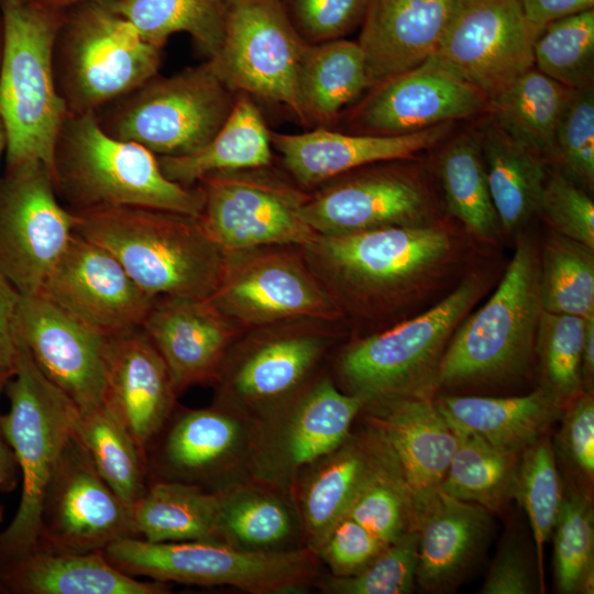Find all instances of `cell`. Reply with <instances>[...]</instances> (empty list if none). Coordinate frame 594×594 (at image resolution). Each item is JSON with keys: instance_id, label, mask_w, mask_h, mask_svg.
Instances as JSON below:
<instances>
[{"instance_id": "d6986e66", "label": "cell", "mask_w": 594, "mask_h": 594, "mask_svg": "<svg viewBox=\"0 0 594 594\" xmlns=\"http://www.w3.org/2000/svg\"><path fill=\"white\" fill-rule=\"evenodd\" d=\"M541 30L519 0H455L433 56L491 100L534 67Z\"/></svg>"}, {"instance_id": "e575fe53", "label": "cell", "mask_w": 594, "mask_h": 594, "mask_svg": "<svg viewBox=\"0 0 594 594\" xmlns=\"http://www.w3.org/2000/svg\"><path fill=\"white\" fill-rule=\"evenodd\" d=\"M369 89L362 50L345 38L308 44L297 74L300 123L330 128Z\"/></svg>"}, {"instance_id": "ab89813d", "label": "cell", "mask_w": 594, "mask_h": 594, "mask_svg": "<svg viewBox=\"0 0 594 594\" xmlns=\"http://www.w3.org/2000/svg\"><path fill=\"white\" fill-rule=\"evenodd\" d=\"M439 154L438 175L449 212L475 237L494 240L501 223L476 134L454 136Z\"/></svg>"}, {"instance_id": "83f0119b", "label": "cell", "mask_w": 594, "mask_h": 594, "mask_svg": "<svg viewBox=\"0 0 594 594\" xmlns=\"http://www.w3.org/2000/svg\"><path fill=\"white\" fill-rule=\"evenodd\" d=\"M454 3L455 0H369L358 41L369 88L430 58Z\"/></svg>"}, {"instance_id": "f1b7e54d", "label": "cell", "mask_w": 594, "mask_h": 594, "mask_svg": "<svg viewBox=\"0 0 594 594\" xmlns=\"http://www.w3.org/2000/svg\"><path fill=\"white\" fill-rule=\"evenodd\" d=\"M491 519L484 507L440 490L417 526L416 583L436 593L455 587L484 550Z\"/></svg>"}, {"instance_id": "e0dca14e", "label": "cell", "mask_w": 594, "mask_h": 594, "mask_svg": "<svg viewBox=\"0 0 594 594\" xmlns=\"http://www.w3.org/2000/svg\"><path fill=\"white\" fill-rule=\"evenodd\" d=\"M407 160L374 163L324 183L309 193L301 218L321 235L435 222L432 191Z\"/></svg>"}, {"instance_id": "681fc988", "label": "cell", "mask_w": 594, "mask_h": 594, "mask_svg": "<svg viewBox=\"0 0 594 594\" xmlns=\"http://www.w3.org/2000/svg\"><path fill=\"white\" fill-rule=\"evenodd\" d=\"M418 531L387 544L364 569L349 576H330L319 587L332 594H407L416 584Z\"/></svg>"}, {"instance_id": "7bdbcfd3", "label": "cell", "mask_w": 594, "mask_h": 594, "mask_svg": "<svg viewBox=\"0 0 594 594\" xmlns=\"http://www.w3.org/2000/svg\"><path fill=\"white\" fill-rule=\"evenodd\" d=\"M74 431L111 490L128 506L139 499L147 486L146 458L105 405L78 410Z\"/></svg>"}, {"instance_id": "03108f58", "label": "cell", "mask_w": 594, "mask_h": 594, "mask_svg": "<svg viewBox=\"0 0 594 594\" xmlns=\"http://www.w3.org/2000/svg\"><path fill=\"white\" fill-rule=\"evenodd\" d=\"M3 519V507L0 505V524Z\"/></svg>"}, {"instance_id": "f35d334b", "label": "cell", "mask_w": 594, "mask_h": 594, "mask_svg": "<svg viewBox=\"0 0 594 594\" xmlns=\"http://www.w3.org/2000/svg\"><path fill=\"white\" fill-rule=\"evenodd\" d=\"M371 461L346 513L385 546L417 530L410 492L384 439L367 424Z\"/></svg>"}, {"instance_id": "484cf974", "label": "cell", "mask_w": 594, "mask_h": 594, "mask_svg": "<svg viewBox=\"0 0 594 594\" xmlns=\"http://www.w3.org/2000/svg\"><path fill=\"white\" fill-rule=\"evenodd\" d=\"M453 122L398 135H375L314 128L304 133L270 132L272 147L293 180L316 189L353 169L380 162L407 160L447 140Z\"/></svg>"}, {"instance_id": "836d02e7", "label": "cell", "mask_w": 594, "mask_h": 594, "mask_svg": "<svg viewBox=\"0 0 594 594\" xmlns=\"http://www.w3.org/2000/svg\"><path fill=\"white\" fill-rule=\"evenodd\" d=\"M270 132L256 101L239 92L228 119L207 145L189 155L157 160L169 180L191 187L209 174L272 166Z\"/></svg>"}, {"instance_id": "3957f363", "label": "cell", "mask_w": 594, "mask_h": 594, "mask_svg": "<svg viewBox=\"0 0 594 594\" xmlns=\"http://www.w3.org/2000/svg\"><path fill=\"white\" fill-rule=\"evenodd\" d=\"M51 173L56 194L72 211L145 207L199 217V186L169 180L157 156L144 146L116 139L96 112L68 113L56 136Z\"/></svg>"}, {"instance_id": "816d5d0a", "label": "cell", "mask_w": 594, "mask_h": 594, "mask_svg": "<svg viewBox=\"0 0 594 594\" xmlns=\"http://www.w3.org/2000/svg\"><path fill=\"white\" fill-rule=\"evenodd\" d=\"M307 44L345 38L361 28L369 0H279Z\"/></svg>"}, {"instance_id": "8fae6325", "label": "cell", "mask_w": 594, "mask_h": 594, "mask_svg": "<svg viewBox=\"0 0 594 594\" xmlns=\"http://www.w3.org/2000/svg\"><path fill=\"white\" fill-rule=\"evenodd\" d=\"M321 320H295L251 329L232 344L215 385L217 399L261 420L312 380L336 339Z\"/></svg>"}, {"instance_id": "74e56055", "label": "cell", "mask_w": 594, "mask_h": 594, "mask_svg": "<svg viewBox=\"0 0 594 594\" xmlns=\"http://www.w3.org/2000/svg\"><path fill=\"white\" fill-rule=\"evenodd\" d=\"M571 88L532 67L488 100L493 122L543 161L556 157V130Z\"/></svg>"}, {"instance_id": "6f0895ef", "label": "cell", "mask_w": 594, "mask_h": 594, "mask_svg": "<svg viewBox=\"0 0 594 594\" xmlns=\"http://www.w3.org/2000/svg\"><path fill=\"white\" fill-rule=\"evenodd\" d=\"M21 294L0 274V375H12L18 354L15 319Z\"/></svg>"}, {"instance_id": "7dc6e473", "label": "cell", "mask_w": 594, "mask_h": 594, "mask_svg": "<svg viewBox=\"0 0 594 594\" xmlns=\"http://www.w3.org/2000/svg\"><path fill=\"white\" fill-rule=\"evenodd\" d=\"M562 495L553 448L544 436L520 453L514 493L529 519L542 590L543 546L552 535Z\"/></svg>"}, {"instance_id": "003e7915", "label": "cell", "mask_w": 594, "mask_h": 594, "mask_svg": "<svg viewBox=\"0 0 594 594\" xmlns=\"http://www.w3.org/2000/svg\"><path fill=\"white\" fill-rule=\"evenodd\" d=\"M0 24H1V11H0Z\"/></svg>"}, {"instance_id": "680465c9", "label": "cell", "mask_w": 594, "mask_h": 594, "mask_svg": "<svg viewBox=\"0 0 594 594\" xmlns=\"http://www.w3.org/2000/svg\"><path fill=\"white\" fill-rule=\"evenodd\" d=\"M527 20L542 29L546 24L594 7V0H519Z\"/></svg>"}, {"instance_id": "e7e4bbea", "label": "cell", "mask_w": 594, "mask_h": 594, "mask_svg": "<svg viewBox=\"0 0 594 594\" xmlns=\"http://www.w3.org/2000/svg\"><path fill=\"white\" fill-rule=\"evenodd\" d=\"M3 38H2V24H0V65L2 58Z\"/></svg>"}, {"instance_id": "bcb514c9", "label": "cell", "mask_w": 594, "mask_h": 594, "mask_svg": "<svg viewBox=\"0 0 594 594\" xmlns=\"http://www.w3.org/2000/svg\"><path fill=\"white\" fill-rule=\"evenodd\" d=\"M534 67L571 89L593 85L594 10L546 24L534 43Z\"/></svg>"}, {"instance_id": "b9f144b4", "label": "cell", "mask_w": 594, "mask_h": 594, "mask_svg": "<svg viewBox=\"0 0 594 594\" xmlns=\"http://www.w3.org/2000/svg\"><path fill=\"white\" fill-rule=\"evenodd\" d=\"M110 3L143 40L160 48L179 32L189 34L208 58L221 46L224 0H110Z\"/></svg>"}, {"instance_id": "ac0fdd59", "label": "cell", "mask_w": 594, "mask_h": 594, "mask_svg": "<svg viewBox=\"0 0 594 594\" xmlns=\"http://www.w3.org/2000/svg\"><path fill=\"white\" fill-rule=\"evenodd\" d=\"M364 405L330 378H314L283 407L256 420L251 477L290 491L307 465L345 441Z\"/></svg>"}, {"instance_id": "cb8c5ba5", "label": "cell", "mask_w": 594, "mask_h": 594, "mask_svg": "<svg viewBox=\"0 0 594 594\" xmlns=\"http://www.w3.org/2000/svg\"><path fill=\"white\" fill-rule=\"evenodd\" d=\"M366 420L391 449L410 492L416 529L435 502L458 446V436L429 396L366 404Z\"/></svg>"}, {"instance_id": "4fadbf2b", "label": "cell", "mask_w": 594, "mask_h": 594, "mask_svg": "<svg viewBox=\"0 0 594 594\" xmlns=\"http://www.w3.org/2000/svg\"><path fill=\"white\" fill-rule=\"evenodd\" d=\"M220 48L208 58L234 94L282 106L300 122L297 74L307 43L288 20L279 0H224Z\"/></svg>"}, {"instance_id": "44dd1931", "label": "cell", "mask_w": 594, "mask_h": 594, "mask_svg": "<svg viewBox=\"0 0 594 594\" xmlns=\"http://www.w3.org/2000/svg\"><path fill=\"white\" fill-rule=\"evenodd\" d=\"M344 116L348 133L398 135L488 109V99L433 55L367 89Z\"/></svg>"}, {"instance_id": "7402d4cb", "label": "cell", "mask_w": 594, "mask_h": 594, "mask_svg": "<svg viewBox=\"0 0 594 594\" xmlns=\"http://www.w3.org/2000/svg\"><path fill=\"white\" fill-rule=\"evenodd\" d=\"M37 295L105 337L140 328L155 299L108 250L76 232Z\"/></svg>"}, {"instance_id": "8992f818", "label": "cell", "mask_w": 594, "mask_h": 594, "mask_svg": "<svg viewBox=\"0 0 594 594\" xmlns=\"http://www.w3.org/2000/svg\"><path fill=\"white\" fill-rule=\"evenodd\" d=\"M162 50L143 40L110 0L67 8L54 41L53 69L68 113L97 112L157 75Z\"/></svg>"}, {"instance_id": "30bf717a", "label": "cell", "mask_w": 594, "mask_h": 594, "mask_svg": "<svg viewBox=\"0 0 594 594\" xmlns=\"http://www.w3.org/2000/svg\"><path fill=\"white\" fill-rule=\"evenodd\" d=\"M481 290V282L469 278L424 314L350 344L338 362L349 393L362 397L365 405L393 397L428 396L437 385L448 340Z\"/></svg>"}, {"instance_id": "f6af8a7d", "label": "cell", "mask_w": 594, "mask_h": 594, "mask_svg": "<svg viewBox=\"0 0 594 594\" xmlns=\"http://www.w3.org/2000/svg\"><path fill=\"white\" fill-rule=\"evenodd\" d=\"M556 585L562 594H592L594 586V515L579 487L563 490L552 530Z\"/></svg>"}, {"instance_id": "2e32d148", "label": "cell", "mask_w": 594, "mask_h": 594, "mask_svg": "<svg viewBox=\"0 0 594 594\" xmlns=\"http://www.w3.org/2000/svg\"><path fill=\"white\" fill-rule=\"evenodd\" d=\"M207 300L243 331L304 319L333 322L343 314L302 255L271 246L227 253Z\"/></svg>"}, {"instance_id": "f546056e", "label": "cell", "mask_w": 594, "mask_h": 594, "mask_svg": "<svg viewBox=\"0 0 594 594\" xmlns=\"http://www.w3.org/2000/svg\"><path fill=\"white\" fill-rule=\"evenodd\" d=\"M216 493L220 542L260 552L307 547L292 491L248 477Z\"/></svg>"}, {"instance_id": "ffe728a7", "label": "cell", "mask_w": 594, "mask_h": 594, "mask_svg": "<svg viewBox=\"0 0 594 594\" xmlns=\"http://www.w3.org/2000/svg\"><path fill=\"white\" fill-rule=\"evenodd\" d=\"M127 537H134L129 506L100 476L74 431L45 490L36 549L103 551Z\"/></svg>"}, {"instance_id": "52a82bcc", "label": "cell", "mask_w": 594, "mask_h": 594, "mask_svg": "<svg viewBox=\"0 0 594 594\" xmlns=\"http://www.w3.org/2000/svg\"><path fill=\"white\" fill-rule=\"evenodd\" d=\"M539 277L536 248L520 237L493 296L455 329L440 361L437 385L502 381L528 367L543 311Z\"/></svg>"}, {"instance_id": "ee69618b", "label": "cell", "mask_w": 594, "mask_h": 594, "mask_svg": "<svg viewBox=\"0 0 594 594\" xmlns=\"http://www.w3.org/2000/svg\"><path fill=\"white\" fill-rule=\"evenodd\" d=\"M592 249L556 232L540 257V299L544 311L594 316V254Z\"/></svg>"}, {"instance_id": "603a6c76", "label": "cell", "mask_w": 594, "mask_h": 594, "mask_svg": "<svg viewBox=\"0 0 594 594\" xmlns=\"http://www.w3.org/2000/svg\"><path fill=\"white\" fill-rule=\"evenodd\" d=\"M15 332L40 371L79 411L103 405L108 337L37 294L21 295Z\"/></svg>"}, {"instance_id": "db71d44e", "label": "cell", "mask_w": 594, "mask_h": 594, "mask_svg": "<svg viewBox=\"0 0 594 594\" xmlns=\"http://www.w3.org/2000/svg\"><path fill=\"white\" fill-rule=\"evenodd\" d=\"M386 546L349 516L341 518L317 550L333 576H349L364 569Z\"/></svg>"}, {"instance_id": "c3c4849f", "label": "cell", "mask_w": 594, "mask_h": 594, "mask_svg": "<svg viewBox=\"0 0 594 594\" xmlns=\"http://www.w3.org/2000/svg\"><path fill=\"white\" fill-rule=\"evenodd\" d=\"M585 320L573 315L542 311L535 343L544 388L563 405L583 391L581 359Z\"/></svg>"}, {"instance_id": "d4e9b609", "label": "cell", "mask_w": 594, "mask_h": 594, "mask_svg": "<svg viewBox=\"0 0 594 594\" xmlns=\"http://www.w3.org/2000/svg\"><path fill=\"white\" fill-rule=\"evenodd\" d=\"M180 395L215 384L232 344L244 332L207 299L156 297L141 326Z\"/></svg>"}, {"instance_id": "f907efd6", "label": "cell", "mask_w": 594, "mask_h": 594, "mask_svg": "<svg viewBox=\"0 0 594 594\" xmlns=\"http://www.w3.org/2000/svg\"><path fill=\"white\" fill-rule=\"evenodd\" d=\"M556 157L571 176L594 185V89H571L556 130Z\"/></svg>"}, {"instance_id": "5b68a950", "label": "cell", "mask_w": 594, "mask_h": 594, "mask_svg": "<svg viewBox=\"0 0 594 594\" xmlns=\"http://www.w3.org/2000/svg\"><path fill=\"white\" fill-rule=\"evenodd\" d=\"M4 391L9 410L0 415V425L22 475L19 507L0 534V557L10 564L37 548L45 490L74 433L78 409L45 377L19 339Z\"/></svg>"}, {"instance_id": "6da1fadb", "label": "cell", "mask_w": 594, "mask_h": 594, "mask_svg": "<svg viewBox=\"0 0 594 594\" xmlns=\"http://www.w3.org/2000/svg\"><path fill=\"white\" fill-rule=\"evenodd\" d=\"M75 232L108 250L150 296L208 299L227 261L198 217L145 208L73 211Z\"/></svg>"}, {"instance_id": "d590c367", "label": "cell", "mask_w": 594, "mask_h": 594, "mask_svg": "<svg viewBox=\"0 0 594 594\" xmlns=\"http://www.w3.org/2000/svg\"><path fill=\"white\" fill-rule=\"evenodd\" d=\"M129 512L136 538L151 542L219 541L217 493L196 485L150 481Z\"/></svg>"}, {"instance_id": "91938a15", "label": "cell", "mask_w": 594, "mask_h": 594, "mask_svg": "<svg viewBox=\"0 0 594 594\" xmlns=\"http://www.w3.org/2000/svg\"><path fill=\"white\" fill-rule=\"evenodd\" d=\"M12 375H0V396ZM18 463L14 453L7 442L0 425V492L9 493L18 485Z\"/></svg>"}, {"instance_id": "f5cc1de1", "label": "cell", "mask_w": 594, "mask_h": 594, "mask_svg": "<svg viewBox=\"0 0 594 594\" xmlns=\"http://www.w3.org/2000/svg\"><path fill=\"white\" fill-rule=\"evenodd\" d=\"M539 212L557 233L594 250V202L570 177H547Z\"/></svg>"}, {"instance_id": "277c9868", "label": "cell", "mask_w": 594, "mask_h": 594, "mask_svg": "<svg viewBox=\"0 0 594 594\" xmlns=\"http://www.w3.org/2000/svg\"><path fill=\"white\" fill-rule=\"evenodd\" d=\"M65 10L31 0H0V118L7 134L6 166L41 160L51 169L54 143L68 116L53 69L54 41Z\"/></svg>"}, {"instance_id": "60d3db41", "label": "cell", "mask_w": 594, "mask_h": 594, "mask_svg": "<svg viewBox=\"0 0 594 594\" xmlns=\"http://www.w3.org/2000/svg\"><path fill=\"white\" fill-rule=\"evenodd\" d=\"M452 427L458 446L441 490L490 513L501 510L514 498L520 454L499 450L469 430Z\"/></svg>"}, {"instance_id": "9c48e42d", "label": "cell", "mask_w": 594, "mask_h": 594, "mask_svg": "<svg viewBox=\"0 0 594 594\" xmlns=\"http://www.w3.org/2000/svg\"><path fill=\"white\" fill-rule=\"evenodd\" d=\"M235 97L206 61L168 77L157 74L96 116L116 139L140 144L156 156H184L210 142Z\"/></svg>"}, {"instance_id": "be15d7a7", "label": "cell", "mask_w": 594, "mask_h": 594, "mask_svg": "<svg viewBox=\"0 0 594 594\" xmlns=\"http://www.w3.org/2000/svg\"><path fill=\"white\" fill-rule=\"evenodd\" d=\"M6 148H7V134H6L3 122L0 118V161L2 156L6 154Z\"/></svg>"}, {"instance_id": "9f6ffc18", "label": "cell", "mask_w": 594, "mask_h": 594, "mask_svg": "<svg viewBox=\"0 0 594 594\" xmlns=\"http://www.w3.org/2000/svg\"><path fill=\"white\" fill-rule=\"evenodd\" d=\"M534 563L527 550L515 540L501 544L484 584L483 594H531L540 590Z\"/></svg>"}, {"instance_id": "6125c7cd", "label": "cell", "mask_w": 594, "mask_h": 594, "mask_svg": "<svg viewBox=\"0 0 594 594\" xmlns=\"http://www.w3.org/2000/svg\"><path fill=\"white\" fill-rule=\"evenodd\" d=\"M42 7L56 9V10H65L74 4L90 1V0H31Z\"/></svg>"}, {"instance_id": "9a60e30c", "label": "cell", "mask_w": 594, "mask_h": 594, "mask_svg": "<svg viewBox=\"0 0 594 594\" xmlns=\"http://www.w3.org/2000/svg\"><path fill=\"white\" fill-rule=\"evenodd\" d=\"M76 222L43 161L6 166L0 176V274L22 296L37 294L75 234Z\"/></svg>"}, {"instance_id": "1f68e13d", "label": "cell", "mask_w": 594, "mask_h": 594, "mask_svg": "<svg viewBox=\"0 0 594 594\" xmlns=\"http://www.w3.org/2000/svg\"><path fill=\"white\" fill-rule=\"evenodd\" d=\"M436 403L452 425L517 454L544 437L563 413V404L544 387L524 396H448Z\"/></svg>"}, {"instance_id": "11a10c76", "label": "cell", "mask_w": 594, "mask_h": 594, "mask_svg": "<svg viewBox=\"0 0 594 594\" xmlns=\"http://www.w3.org/2000/svg\"><path fill=\"white\" fill-rule=\"evenodd\" d=\"M558 436L565 459L587 480L594 475V398L582 392L563 409Z\"/></svg>"}, {"instance_id": "5bb4252c", "label": "cell", "mask_w": 594, "mask_h": 594, "mask_svg": "<svg viewBox=\"0 0 594 594\" xmlns=\"http://www.w3.org/2000/svg\"><path fill=\"white\" fill-rule=\"evenodd\" d=\"M256 420L217 399L176 406L146 450L147 482L174 481L216 492L251 477Z\"/></svg>"}, {"instance_id": "4316f807", "label": "cell", "mask_w": 594, "mask_h": 594, "mask_svg": "<svg viewBox=\"0 0 594 594\" xmlns=\"http://www.w3.org/2000/svg\"><path fill=\"white\" fill-rule=\"evenodd\" d=\"M177 396L164 360L141 327L107 338L103 405L145 458Z\"/></svg>"}, {"instance_id": "8d00e7d4", "label": "cell", "mask_w": 594, "mask_h": 594, "mask_svg": "<svg viewBox=\"0 0 594 594\" xmlns=\"http://www.w3.org/2000/svg\"><path fill=\"white\" fill-rule=\"evenodd\" d=\"M501 227L512 232L539 212L544 161L507 136L493 121L475 133Z\"/></svg>"}, {"instance_id": "4dcf8cb0", "label": "cell", "mask_w": 594, "mask_h": 594, "mask_svg": "<svg viewBox=\"0 0 594 594\" xmlns=\"http://www.w3.org/2000/svg\"><path fill=\"white\" fill-rule=\"evenodd\" d=\"M371 461L367 429L351 435L337 449L307 465L292 485L305 543L316 552L332 527L343 518Z\"/></svg>"}, {"instance_id": "7c38bea8", "label": "cell", "mask_w": 594, "mask_h": 594, "mask_svg": "<svg viewBox=\"0 0 594 594\" xmlns=\"http://www.w3.org/2000/svg\"><path fill=\"white\" fill-rule=\"evenodd\" d=\"M197 184L204 195L198 218L227 253L264 246L304 248L317 237L300 215L309 193L271 166L213 173Z\"/></svg>"}, {"instance_id": "ba28073f", "label": "cell", "mask_w": 594, "mask_h": 594, "mask_svg": "<svg viewBox=\"0 0 594 594\" xmlns=\"http://www.w3.org/2000/svg\"><path fill=\"white\" fill-rule=\"evenodd\" d=\"M131 576L196 585H229L253 594L297 593L317 580L320 559L310 547L242 550L220 541L151 542L127 537L103 550Z\"/></svg>"}, {"instance_id": "d6a6232c", "label": "cell", "mask_w": 594, "mask_h": 594, "mask_svg": "<svg viewBox=\"0 0 594 594\" xmlns=\"http://www.w3.org/2000/svg\"><path fill=\"white\" fill-rule=\"evenodd\" d=\"M9 565L7 582L25 594H164L169 585L138 581L111 564L103 551L52 552L35 549Z\"/></svg>"}, {"instance_id": "7a4b0ae2", "label": "cell", "mask_w": 594, "mask_h": 594, "mask_svg": "<svg viewBox=\"0 0 594 594\" xmlns=\"http://www.w3.org/2000/svg\"><path fill=\"white\" fill-rule=\"evenodd\" d=\"M302 257L343 308L359 312L396 306L451 261L454 239L435 222L317 237Z\"/></svg>"}, {"instance_id": "94428289", "label": "cell", "mask_w": 594, "mask_h": 594, "mask_svg": "<svg viewBox=\"0 0 594 594\" xmlns=\"http://www.w3.org/2000/svg\"><path fill=\"white\" fill-rule=\"evenodd\" d=\"M581 376L586 392H592L594 377V316L586 318L581 359Z\"/></svg>"}]
</instances>
